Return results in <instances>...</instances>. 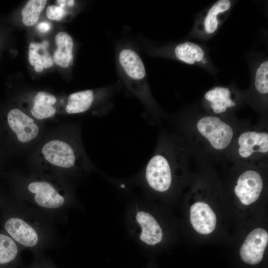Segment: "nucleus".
<instances>
[{
  "label": "nucleus",
  "instance_id": "nucleus-15",
  "mask_svg": "<svg viewBox=\"0 0 268 268\" xmlns=\"http://www.w3.org/2000/svg\"><path fill=\"white\" fill-rule=\"evenodd\" d=\"M174 54L179 61L190 65L203 64L206 61L204 49L200 45L190 41L178 44L174 49Z\"/></svg>",
  "mask_w": 268,
  "mask_h": 268
},
{
  "label": "nucleus",
  "instance_id": "nucleus-16",
  "mask_svg": "<svg viewBox=\"0 0 268 268\" xmlns=\"http://www.w3.org/2000/svg\"><path fill=\"white\" fill-rule=\"evenodd\" d=\"M49 43L44 40L42 43L31 42L29 46L28 60L36 72H42L44 68L52 67L53 57L48 50Z\"/></svg>",
  "mask_w": 268,
  "mask_h": 268
},
{
  "label": "nucleus",
  "instance_id": "nucleus-19",
  "mask_svg": "<svg viewBox=\"0 0 268 268\" xmlns=\"http://www.w3.org/2000/svg\"><path fill=\"white\" fill-rule=\"evenodd\" d=\"M232 2L229 0H218L207 10L202 21L203 30L205 35H210L217 30L220 18L229 10Z\"/></svg>",
  "mask_w": 268,
  "mask_h": 268
},
{
  "label": "nucleus",
  "instance_id": "nucleus-7",
  "mask_svg": "<svg viewBox=\"0 0 268 268\" xmlns=\"http://www.w3.org/2000/svg\"><path fill=\"white\" fill-rule=\"evenodd\" d=\"M268 242V234L266 230L256 228L250 232L241 247L240 254L246 263L256 265L263 258Z\"/></svg>",
  "mask_w": 268,
  "mask_h": 268
},
{
  "label": "nucleus",
  "instance_id": "nucleus-10",
  "mask_svg": "<svg viewBox=\"0 0 268 268\" xmlns=\"http://www.w3.org/2000/svg\"><path fill=\"white\" fill-rule=\"evenodd\" d=\"M238 144V152L242 157H248L255 152L266 153L268 151V134L246 132L240 135Z\"/></svg>",
  "mask_w": 268,
  "mask_h": 268
},
{
  "label": "nucleus",
  "instance_id": "nucleus-25",
  "mask_svg": "<svg viewBox=\"0 0 268 268\" xmlns=\"http://www.w3.org/2000/svg\"><path fill=\"white\" fill-rule=\"evenodd\" d=\"M51 27V24L50 23L47 21H43L39 23L37 28L41 32L45 33L50 30Z\"/></svg>",
  "mask_w": 268,
  "mask_h": 268
},
{
  "label": "nucleus",
  "instance_id": "nucleus-1",
  "mask_svg": "<svg viewBox=\"0 0 268 268\" xmlns=\"http://www.w3.org/2000/svg\"><path fill=\"white\" fill-rule=\"evenodd\" d=\"M58 223L50 215L10 196H0V229L35 258L58 245Z\"/></svg>",
  "mask_w": 268,
  "mask_h": 268
},
{
  "label": "nucleus",
  "instance_id": "nucleus-26",
  "mask_svg": "<svg viewBox=\"0 0 268 268\" xmlns=\"http://www.w3.org/2000/svg\"><path fill=\"white\" fill-rule=\"evenodd\" d=\"M74 0H67V5L69 6H72L74 4Z\"/></svg>",
  "mask_w": 268,
  "mask_h": 268
},
{
  "label": "nucleus",
  "instance_id": "nucleus-14",
  "mask_svg": "<svg viewBox=\"0 0 268 268\" xmlns=\"http://www.w3.org/2000/svg\"><path fill=\"white\" fill-rule=\"evenodd\" d=\"M56 97L52 94L44 91H39L35 95L30 113L35 119L42 120L53 117L56 113L54 106Z\"/></svg>",
  "mask_w": 268,
  "mask_h": 268
},
{
  "label": "nucleus",
  "instance_id": "nucleus-21",
  "mask_svg": "<svg viewBox=\"0 0 268 268\" xmlns=\"http://www.w3.org/2000/svg\"><path fill=\"white\" fill-rule=\"evenodd\" d=\"M47 2L46 0H30L21 11L22 20L27 26L36 24Z\"/></svg>",
  "mask_w": 268,
  "mask_h": 268
},
{
  "label": "nucleus",
  "instance_id": "nucleus-23",
  "mask_svg": "<svg viewBox=\"0 0 268 268\" xmlns=\"http://www.w3.org/2000/svg\"><path fill=\"white\" fill-rule=\"evenodd\" d=\"M21 268H58L49 258H45L43 256L35 258L34 260L30 264L21 266Z\"/></svg>",
  "mask_w": 268,
  "mask_h": 268
},
{
  "label": "nucleus",
  "instance_id": "nucleus-17",
  "mask_svg": "<svg viewBox=\"0 0 268 268\" xmlns=\"http://www.w3.org/2000/svg\"><path fill=\"white\" fill-rule=\"evenodd\" d=\"M97 97L95 92L89 89L71 93L67 98L65 111L69 114L84 113L91 108Z\"/></svg>",
  "mask_w": 268,
  "mask_h": 268
},
{
  "label": "nucleus",
  "instance_id": "nucleus-8",
  "mask_svg": "<svg viewBox=\"0 0 268 268\" xmlns=\"http://www.w3.org/2000/svg\"><path fill=\"white\" fill-rule=\"evenodd\" d=\"M263 186L260 175L255 171L248 170L238 178L234 191L243 204L249 205L258 199Z\"/></svg>",
  "mask_w": 268,
  "mask_h": 268
},
{
  "label": "nucleus",
  "instance_id": "nucleus-4",
  "mask_svg": "<svg viewBox=\"0 0 268 268\" xmlns=\"http://www.w3.org/2000/svg\"><path fill=\"white\" fill-rule=\"evenodd\" d=\"M0 124L4 134L10 135L21 143L32 141L39 133L34 119L18 108L10 110Z\"/></svg>",
  "mask_w": 268,
  "mask_h": 268
},
{
  "label": "nucleus",
  "instance_id": "nucleus-24",
  "mask_svg": "<svg viewBox=\"0 0 268 268\" xmlns=\"http://www.w3.org/2000/svg\"><path fill=\"white\" fill-rule=\"evenodd\" d=\"M66 11L64 8L59 5H51L46 9V15L51 20H60L65 15Z\"/></svg>",
  "mask_w": 268,
  "mask_h": 268
},
{
  "label": "nucleus",
  "instance_id": "nucleus-13",
  "mask_svg": "<svg viewBox=\"0 0 268 268\" xmlns=\"http://www.w3.org/2000/svg\"><path fill=\"white\" fill-rule=\"evenodd\" d=\"M137 223L141 228L140 240L148 245H155L162 240V229L154 217L147 212L138 211L136 215Z\"/></svg>",
  "mask_w": 268,
  "mask_h": 268
},
{
  "label": "nucleus",
  "instance_id": "nucleus-2",
  "mask_svg": "<svg viewBox=\"0 0 268 268\" xmlns=\"http://www.w3.org/2000/svg\"><path fill=\"white\" fill-rule=\"evenodd\" d=\"M10 196L53 216L62 224L72 202L68 180L55 173L38 171L11 177Z\"/></svg>",
  "mask_w": 268,
  "mask_h": 268
},
{
  "label": "nucleus",
  "instance_id": "nucleus-5",
  "mask_svg": "<svg viewBox=\"0 0 268 268\" xmlns=\"http://www.w3.org/2000/svg\"><path fill=\"white\" fill-rule=\"evenodd\" d=\"M197 128L216 149L226 148L230 144L233 135V130L229 125L213 116L201 118L197 123Z\"/></svg>",
  "mask_w": 268,
  "mask_h": 268
},
{
  "label": "nucleus",
  "instance_id": "nucleus-20",
  "mask_svg": "<svg viewBox=\"0 0 268 268\" xmlns=\"http://www.w3.org/2000/svg\"><path fill=\"white\" fill-rule=\"evenodd\" d=\"M231 93L228 88L216 86L204 94V98L210 104V107L216 114L225 112L229 108L236 105L231 97Z\"/></svg>",
  "mask_w": 268,
  "mask_h": 268
},
{
  "label": "nucleus",
  "instance_id": "nucleus-22",
  "mask_svg": "<svg viewBox=\"0 0 268 268\" xmlns=\"http://www.w3.org/2000/svg\"><path fill=\"white\" fill-rule=\"evenodd\" d=\"M254 84L261 94L268 93V61L265 60L257 67L254 77Z\"/></svg>",
  "mask_w": 268,
  "mask_h": 268
},
{
  "label": "nucleus",
  "instance_id": "nucleus-11",
  "mask_svg": "<svg viewBox=\"0 0 268 268\" xmlns=\"http://www.w3.org/2000/svg\"><path fill=\"white\" fill-rule=\"evenodd\" d=\"M22 251L18 245L0 229V268L21 267Z\"/></svg>",
  "mask_w": 268,
  "mask_h": 268
},
{
  "label": "nucleus",
  "instance_id": "nucleus-9",
  "mask_svg": "<svg viewBox=\"0 0 268 268\" xmlns=\"http://www.w3.org/2000/svg\"><path fill=\"white\" fill-rule=\"evenodd\" d=\"M190 220L194 229L202 234L213 232L216 224L215 213L207 204L203 202H197L192 205Z\"/></svg>",
  "mask_w": 268,
  "mask_h": 268
},
{
  "label": "nucleus",
  "instance_id": "nucleus-6",
  "mask_svg": "<svg viewBox=\"0 0 268 268\" xmlns=\"http://www.w3.org/2000/svg\"><path fill=\"white\" fill-rule=\"evenodd\" d=\"M144 176L146 183L153 190L164 192L170 187L172 172L167 158L161 154H154L145 167Z\"/></svg>",
  "mask_w": 268,
  "mask_h": 268
},
{
  "label": "nucleus",
  "instance_id": "nucleus-18",
  "mask_svg": "<svg viewBox=\"0 0 268 268\" xmlns=\"http://www.w3.org/2000/svg\"><path fill=\"white\" fill-rule=\"evenodd\" d=\"M57 49L53 57L54 63L66 68L72 61L73 42L72 38L65 32H60L55 36Z\"/></svg>",
  "mask_w": 268,
  "mask_h": 268
},
{
  "label": "nucleus",
  "instance_id": "nucleus-12",
  "mask_svg": "<svg viewBox=\"0 0 268 268\" xmlns=\"http://www.w3.org/2000/svg\"><path fill=\"white\" fill-rule=\"evenodd\" d=\"M118 59L123 71L130 78L136 81H141L144 78L145 67L136 52L131 49H124L120 52Z\"/></svg>",
  "mask_w": 268,
  "mask_h": 268
},
{
  "label": "nucleus",
  "instance_id": "nucleus-27",
  "mask_svg": "<svg viewBox=\"0 0 268 268\" xmlns=\"http://www.w3.org/2000/svg\"><path fill=\"white\" fill-rule=\"evenodd\" d=\"M0 194H1V193H0Z\"/></svg>",
  "mask_w": 268,
  "mask_h": 268
},
{
  "label": "nucleus",
  "instance_id": "nucleus-3",
  "mask_svg": "<svg viewBox=\"0 0 268 268\" xmlns=\"http://www.w3.org/2000/svg\"><path fill=\"white\" fill-rule=\"evenodd\" d=\"M77 134L67 137L55 138L45 142L40 150L44 162L43 171L47 169L67 180L71 173L80 172L89 167V162Z\"/></svg>",
  "mask_w": 268,
  "mask_h": 268
}]
</instances>
